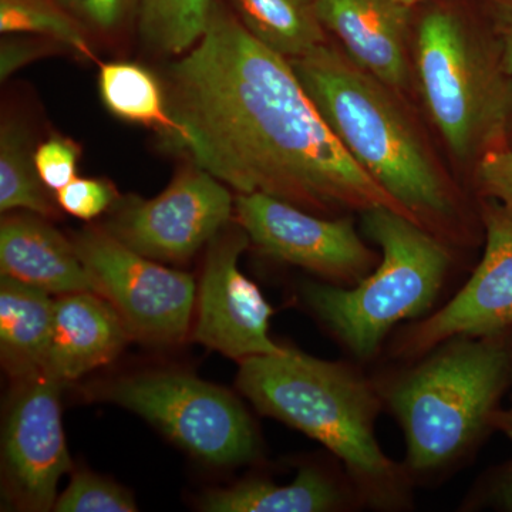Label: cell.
<instances>
[{
  "label": "cell",
  "instance_id": "26",
  "mask_svg": "<svg viewBox=\"0 0 512 512\" xmlns=\"http://www.w3.org/2000/svg\"><path fill=\"white\" fill-rule=\"evenodd\" d=\"M80 147L70 138L52 136L35 150L40 180L49 191H60L77 177Z\"/></svg>",
  "mask_w": 512,
  "mask_h": 512
},
{
  "label": "cell",
  "instance_id": "19",
  "mask_svg": "<svg viewBox=\"0 0 512 512\" xmlns=\"http://www.w3.org/2000/svg\"><path fill=\"white\" fill-rule=\"evenodd\" d=\"M238 19L256 40L286 57L299 59L325 45L316 0H234Z\"/></svg>",
  "mask_w": 512,
  "mask_h": 512
},
{
  "label": "cell",
  "instance_id": "17",
  "mask_svg": "<svg viewBox=\"0 0 512 512\" xmlns=\"http://www.w3.org/2000/svg\"><path fill=\"white\" fill-rule=\"evenodd\" d=\"M55 299L16 279H0V357L16 382L45 372Z\"/></svg>",
  "mask_w": 512,
  "mask_h": 512
},
{
  "label": "cell",
  "instance_id": "20",
  "mask_svg": "<svg viewBox=\"0 0 512 512\" xmlns=\"http://www.w3.org/2000/svg\"><path fill=\"white\" fill-rule=\"evenodd\" d=\"M99 92L113 116L156 128L167 140L175 123L168 107L167 90L141 64L110 62L100 66Z\"/></svg>",
  "mask_w": 512,
  "mask_h": 512
},
{
  "label": "cell",
  "instance_id": "7",
  "mask_svg": "<svg viewBox=\"0 0 512 512\" xmlns=\"http://www.w3.org/2000/svg\"><path fill=\"white\" fill-rule=\"evenodd\" d=\"M109 402L138 414L185 451L214 466H238L261 456L254 421L220 386L181 372L121 377L103 390Z\"/></svg>",
  "mask_w": 512,
  "mask_h": 512
},
{
  "label": "cell",
  "instance_id": "32",
  "mask_svg": "<svg viewBox=\"0 0 512 512\" xmlns=\"http://www.w3.org/2000/svg\"><path fill=\"white\" fill-rule=\"evenodd\" d=\"M491 429L500 431L512 441V407L510 409H498L491 419Z\"/></svg>",
  "mask_w": 512,
  "mask_h": 512
},
{
  "label": "cell",
  "instance_id": "18",
  "mask_svg": "<svg viewBox=\"0 0 512 512\" xmlns=\"http://www.w3.org/2000/svg\"><path fill=\"white\" fill-rule=\"evenodd\" d=\"M360 503L352 487H342L315 467L299 471L292 483L281 485L247 480L212 490L201 501L208 512H329Z\"/></svg>",
  "mask_w": 512,
  "mask_h": 512
},
{
  "label": "cell",
  "instance_id": "21",
  "mask_svg": "<svg viewBox=\"0 0 512 512\" xmlns=\"http://www.w3.org/2000/svg\"><path fill=\"white\" fill-rule=\"evenodd\" d=\"M35 164L28 133L16 120H3L0 130V211L22 210L55 218L59 204L49 197Z\"/></svg>",
  "mask_w": 512,
  "mask_h": 512
},
{
  "label": "cell",
  "instance_id": "12",
  "mask_svg": "<svg viewBox=\"0 0 512 512\" xmlns=\"http://www.w3.org/2000/svg\"><path fill=\"white\" fill-rule=\"evenodd\" d=\"M483 221L485 249L476 271L447 305L397 335L394 356L420 359L461 336L512 338V220L491 204Z\"/></svg>",
  "mask_w": 512,
  "mask_h": 512
},
{
  "label": "cell",
  "instance_id": "23",
  "mask_svg": "<svg viewBox=\"0 0 512 512\" xmlns=\"http://www.w3.org/2000/svg\"><path fill=\"white\" fill-rule=\"evenodd\" d=\"M0 32L46 36L86 59H96L82 25L56 0H0Z\"/></svg>",
  "mask_w": 512,
  "mask_h": 512
},
{
  "label": "cell",
  "instance_id": "5",
  "mask_svg": "<svg viewBox=\"0 0 512 512\" xmlns=\"http://www.w3.org/2000/svg\"><path fill=\"white\" fill-rule=\"evenodd\" d=\"M367 237L382 258L350 288L309 284L303 298L320 322L359 360L373 359L394 326L426 315L450 271L447 245L407 215L387 208L363 212Z\"/></svg>",
  "mask_w": 512,
  "mask_h": 512
},
{
  "label": "cell",
  "instance_id": "14",
  "mask_svg": "<svg viewBox=\"0 0 512 512\" xmlns=\"http://www.w3.org/2000/svg\"><path fill=\"white\" fill-rule=\"evenodd\" d=\"M316 8L323 28L338 37L357 66L392 90L409 86L410 6L397 0H316Z\"/></svg>",
  "mask_w": 512,
  "mask_h": 512
},
{
  "label": "cell",
  "instance_id": "9",
  "mask_svg": "<svg viewBox=\"0 0 512 512\" xmlns=\"http://www.w3.org/2000/svg\"><path fill=\"white\" fill-rule=\"evenodd\" d=\"M235 198L198 165L185 168L157 197H128L104 229L121 244L158 262L183 264L227 227Z\"/></svg>",
  "mask_w": 512,
  "mask_h": 512
},
{
  "label": "cell",
  "instance_id": "11",
  "mask_svg": "<svg viewBox=\"0 0 512 512\" xmlns=\"http://www.w3.org/2000/svg\"><path fill=\"white\" fill-rule=\"evenodd\" d=\"M62 384L45 372L20 380L6 412L3 497L20 511L53 510L60 478L73 470L63 430Z\"/></svg>",
  "mask_w": 512,
  "mask_h": 512
},
{
  "label": "cell",
  "instance_id": "2",
  "mask_svg": "<svg viewBox=\"0 0 512 512\" xmlns=\"http://www.w3.org/2000/svg\"><path fill=\"white\" fill-rule=\"evenodd\" d=\"M237 387L259 413L328 448L345 467L360 503L384 511L412 504V474L377 441L384 404L379 386L355 367L286 348L241 360Z\"/></svg>",
  "mask_w": 512,
  "mask_h": 512
},
{
  "label": "cell",
  "instance_id": "29",
  "mask_svg": "<svg viewBox=\"0 0 512 512\" xmlns=\"http://www.w3.org/2000/svg\"><path fill=\"white\" fill-rule=\"evenodd\" d=\"M0 43V79L5 82L12 74L25 67L26 64L35 62L40 57L49 55L56 47H64L55 43L47 45L35 40L18 39L10 35H3Z\"/></svg>",
  "mask_w": 512,
  "mask_h": 512
},
{
  "label": "cell",
  "instance_id": "33",
  "mask_svg": "<svg viewBox=\"0 0 512 512\" xmlns=\"http://www.w3.org/2000/svg\"><path fill=\"white\" fill-rule=\"evenodd\" d=\"M397 2L403 3V5L410 6V8H413L416 3L423 2V0H397Z\"/></svg>",
  "mask_w": 512,
  "mask_h": 512
},
{
  "label": "cell",
  "instance_id": "10",
  "mask_svg": "<svg viewBox=\"0 0 512 512\" xmlns=\"http://www.w3.org/2000/svg\"><path fill=\"white\" fill-rule=\"evenodd\" d=\"M234 212L259 251L301 266L330 285L355 286L380 262L357 234L352 218L318 217L262 192L238 194Z\"/></svg>",
  "mask_w": 512,
  "mask_h": 512
},
{
  "label": "cell",
  "instance_id": "15",
  "mask_svg": "<svg viewBox=\"0 0 512 512\" xmlns=\"http://www.w3.org/2000/svg\"><path fill=\"white\" fill-rule=\"evenodd\" d=\"M130 339L119 313L99 293L57 296L45 373L74 382L113 362Z\"/></svg>",
  "mask_w": 512,
  "mask_h": 512
},
{
  "label": "cell",
  "instance_id": "1",
  "mask_svg": "<svg viewBox=\"0 0 512 512\" xmlns=\"http://www.w3.org/2000/svg\"><path fill=\"white\" fill-rule=\"evenodd\" d=\"M165 90L175 123L168 143L239 194L316 214L387 208L412 218L350 157L291 60L218 3L200 42L171 64Z\"/></svg>",
  "mask_w": 512,
  "mask_h": 512
},
{
  "label": "cell",
  "instance_id": "25",
  "mask_svg": "<svg viewBox=\"0 0 512 512\" xmlns=\"http://www.w3.org/2000/svg\"><path fill=\"white\" fill-rule=\"evenodd\" d=\"M119 201L114 185L101 178L76 177L56 192V202L67 214L79 220H94Z\"/></svg>",
  "mask_w": 512,
  "mask_h": 512
},
{
  "label": "cell",
  "instance_id": "24",
  "mask_svg": "<svg viewBox=\"0 0 512 512\" xmlns=\"http://www.w3.org/2000/svg\"><path fill=\"white\" fill-rule=\"evenodd\" d=\"M56 512H134L133 495L123 487L90 471L74 473L56 500Z\"/></svg>",
  "mask_w": 512,
  "mask_h": 512
},
{
  "label": "cell",
  "instance_id": "6",
  "mask_svg": "<svg viewBox=\"0 0 512 512\" xmlns=\"http://www.w3.org/2000/svg\"><path fill=\"white\" fill-rule=\"evenodd\" d=\"M416 64L431 119L460 160L500 148L512 110V87L500 60L446 9L420 22Z\"/></svg>",
  "mask_w": 512,
  "mask_h": 512
},
{
  "label": "cell",
  "instance_id": "4",
  "mask_svg": "<svg viewBox=\"0 0 512 512\" xmlns=\"http://www.w3.org/2000/svg\"><path fill=\"white\" fill-rule=\"evenodd\" d=\"M379 386L399 421L413 478L461 460L491 429L512 386V338L461 336L441 343Z\"/></svg>",
  "mask_w": 512,
  "mask_h": 512
},
{
  "label": "cell",
  "instance_id": "3",
  "mask_svg": "<svg viewBox=\"0 0 512 512\" xmlns=\"http://www.w3.org/2000/svg\"><path fill=\"white\" fill-rule=\"evenodd\" d=\"M291 63L350 157L413 220L434 235L456 224V192L390 87L326 43Z\"/></svg>",
  "mask_w": 512,
  "mask_h": 512
},
{
  "label": "cell",
  "instance_id": "31",
  "mask_svg": "<svg viewBox=\"0 0 512 512\" xmlns=\"http://www.w3.org/2000/svg\"><path fill=\"white\" fill-rule=\"evenodd\" d=\"M490 498L495 507L512 512V461L495 474Z\"/></svg>",
  "mask_w": 512,
  "mask_h": 512
},
{
  "label": "cell",
  "instance_id": "28",
  "mask_svg": "<svg viewBox=\"0 0 512 512\" xmlns=\"http://www.w3.org/2000/svg\"><path fill=\"white\" fill-rule=\"evenodd\" d=\"M64 8L100 32H114L124 25L141 0H60Z\"/></svg>",
  "mask_w": 512,
  "mask_h": 512
},
{
  "label": "cell",
  "instance_id": "13",
  "mask_svg": "<svg viewBox=\"0 0 512 512\" xmlns=\"http://www.w3.org/2000/svg\"><path fill=\"white\" fill-rule=\"evenodd\" d=\"M249 237L241 225L225 227L212 238L197 289L192 339L229 359L278 355L286 348L269 335L274 309L261 289L239 269Z\"/></svg>",
  "mask_w": 512,
  "mask_h": 512
},
{
  "label": "cell",
  "instance_id": "8",
  "mask_svg": "<svg viewBox=\"0 0 512 512\" xmlns=\"http://www.w3.org/2000/svg\"><path fill=\"white\" fill-rule=\"evenodd\" d=\"M73 244L96 293L113 305L131 339L174 346L187 338L197 303L190 274L138 254L104 228L84 229Z\"/></svg>",
  "mask_w": 512,
  "mask_h": 512
},
{
  "label": "cell",
  "instance_id": "16",
  "mask_svg": "<svg viewBox=\"0 0 512 512\" xmlns=\"http://www.w3.org/2000/svg\"><path fill=\"white\" fill-rule=\"evenodd\" d=\"M47 218L9 214L0 224V272L50 295L96 292L82 259Z\"/></svg>",
  "mask_w": 512,
  "mask_h": 512
},
{
  "label": "cell",
  "instance_id": "22",
  "mask_svg": "<svg viewBox=\"0 0 512 512\" xmlns=\"http://www.w3.org/2000/svg\"><path fill=\"white\" fill-rule=\"evenodd\" d=\"M215 5V0H141V39L161 55H184L200 42Z\"/></svg>",
  "mask_w": 512,
  "mask_h": 512
},
{
  "label": "cell",
  "instance_id": "30",
  "mask_svg": "<svg viewBox=\"0 0 512 512\" xmlns=\"http://www.w3.org/2000/svg\"><path fill=\"white\" fill-rule=\"evenodd\" d=\"M495 30L500 39V63L512 76V0H490Z\"/></svg>",
  "mask_w": 512,
  "mask_h": 512
},
{
  "label": "cell",
  "instance_id": "27",
  "mask_svg": "<svg viewBox=\"0 0 512 512\" xmlns=\"http://www.w3.org/2000/svg\"><path fill=\"white\" fill-rule=\"evenodd\" d=\"M477 181L485 197L512 220V150L495 148L480 157Z\"/></svg>",
  "mask_w": 512,
  "mask_h": 512
}]
</instances>
